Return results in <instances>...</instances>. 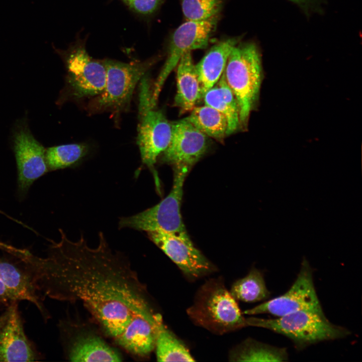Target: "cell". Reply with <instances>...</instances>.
Masks as SVG:
<instances>
[{"label": "cell", "mask_w": 362, "mask_h": 362, "mask_svg": "<svg viewBox=\"0 0 362 362\" xmlns=\"http://www.w3.org/2000/svg\"><path fill=\"white\" fill-rule=\"evenodd\" d=\"M0 280L18 298L33 303L45 320L49 318L29 274L14 264L0 258Z\"/></svg>", "instance_id": "obj_18"}, {"label": "cell", "mask_w": 362, "mask_h": 362, "mask_svg": "<svg viewBox=\"0 0 362 362\" xmlns=\"http://www.w3.org/2000/svg\"><path fill=\"white\" fill-rule=\"evenodd\" d=\"M187 314L195 324L216 334L246 326L236 300L221 278L210 279L200 288Z\"/></svg>", "instance_id": "obj_2"}, {"label": "cell", "mask_w": 362, "mask_h": 362, "mask_svg": "<svg viewBox=\"0 0 362 362\" xmlns=\"http://www.w3.org/2000/svg\"><path fill=\"white\" fill-rule=\"evenodd\" d=\"M298 6L305 14L308 15L318 12L323 0H288Z\"/></svg>", "instance_id": "obj_27"}, {"label": "cell", "mask_w": 362, "mask_h": 362, "mask_svg": "<svg viewBox=\"0 0 362 362\" xmlns=\"http://www.w3.org/2000/svg\"><path fill=\"white\" fill-rule=\"evenodd\" d=\"M219 15L208 19L187 21L180 25L172 34L167 56L154 84L151 103L155 106L161 88L168 75L177 66L182 56L187 52L204 49L209 43L218 21Z\"/></svg>", "instance_id": "obj_9"}, {"label": "cell", "mask_w": 362, "mask_h": 362, "mask_svg": "<svg viewBox=\"0 0 362 362\" xmlns=\"http://www.w3.org/2000/svg\"><path fill=\"white\" fill-rule=\"evenodd\" d=\"M134 11L142 14L153 13L161 4L162 0H124Z\"/></svg>", "instance_id": "obj_26"}, {"label": "cell", "mask_w": 362, "mask_h": 362, "mask_svg": "<svg viewBox=\"0 0 362 362\" xmlns=\"http://www.w3.org/2000/svg\"><path fill=\"white\" fill-rule=\"evenodd\" d=\"M186 119L195 127L217 141H223L227 135V121L217 110L205 105L195 107Z\"/></svg>", "instance_id": "obj_20"}, {"label": "cell", "mask_w": 362, "mask_h": 362, "mask_svg": "<svg viewBox=\"0 0 362 362\" xmlns=\"http://www.w3.org/2000/svg\"><path fill=\"white\" fill-rule=\"evenodd\" d=\"M176 84L174 104L182 113L190 112L202 99L200 83L191 51L186 52L177 63Z\"/></svg>", "instance_id": "obj_17"}, {"label": "cell", "mask_w": 362, "mask_h": 362, "mask_svg": "<svg viewBox=\"0 0 362 362\" xmlns=\"http://www.w3.org/2000/svg\"><path fill=\"white\" fill-rule=\"evenodd\" d=\"M59 329L65 354L69 361H122L120 353L98 334L82 330L76 334L66 321L60 323Z\"/></svg>", "instance_id": "obj_14"}, {"label": "cell", "mask_w": 362, "mask_h": 362, "mask_svg": "<svg viewBox=\"0 0 362 362\" xmlns=\"http://www.w3.org/2000/svg\"><path fill=\"white\" fill-rule=\"evenodd\" d=\"M103 61L106 69L105 86L94 99L90 110L93 112L110 111L117 115L129 107L136 84L153 61L132 63L110 59Z\"/></svg>", "instance_id": "obj_6"}, {"label": "cell", "mask_w": 362, "mask_h": 362, "mask_svg": "<svg viewBox=\"0 0 362 362\" xmlns=\"http://www.w3.org/2000/svg\"><path fill=\"white\" fill-rule=\"evenodd\" d=\"M158 361H195L185 345L161 320L158 326L155 348Z\"/></svg>", "instance_id": "obj_21"}, {"label": "cell", "mask_w": 362, "mask_h": 362, "mask_svg": "<svg viewBox=\"0 0 362 362\" xmlns=\"http://www.w3.org/2000/svg\"><path fill=\"white\" fill-rule=\"evenodd\" d=\"M246 326L262 327L288 337L298 349L319 342L344 337L350 332L331 323L323 311L300 310L274 319L251 317Z\"/></svg>", "instance_id": "obj_4"}, {"label": "cell", "mask_w": 362, "mask_h": 362, "mask_svg": "<svg viewBox=\"0 0 362 362\" xmlns=\"http://www.w3.org/2000/svg\"><path fill=\"white\" fill-rule=\"evenodd\" d=\"M240 39L230 38L214 45L196 65L201 90L202 99L214 86L224 71L229 56Z\"/></svg>", "instance_id": "obj_16"}, {"label": "cell", "mask_w": 362, "mask_h": 362, "mask_svg": "<svg viewBox=\"0 0 362 362\" xmlns=\"http://www.w3.org/2000/svg\"><path fill=\"white\" fill-rule=\"evenodd\" d=\"M190 168L174 166L173 181L169 194L156 205L135 215L123 217L119 229L129 228L146 232L161 231L180 236H189L183 223L180 205L183 186Z\"/></svg>", "instance_id": "obj_5"}, {"label": "cell", "mask_w": 362, "mask_h": 362, "mask_svg": "<svg viewBox=\"0 0 362 362\" xmlns=\"http://www.w3.org/2000/svg\"><path fill=\"white\" fill-rule=\"evenodd\" d=\"M300 310L323 311L315 289L312 268L305 258L296 280L286 293L246 310L244 313H267L281 317Z\"/></svg>", "instance_id": "obj_10"}, {"label": "cell", "mask_w": 362, "mask_h": 362, "mask_svg": "<svg viewBox=\"0 0 362 362\" xmlns=\"http://www.w3.org/2000/svg\"><path fill=\"white\" fill-rule=\"evenodd\" d=\"M147 233L149 239L175 263L189 280H197L216 270L194 245L189 236H180L161 231Z\"/></svg>", "instance_id": "obj_12"}, {"label": "cell", "mask_w": 362, "mask_h": 362, "mask_svg": "<svg viewBox=\"0 0 362 362\" xmlns=\"http://www.w3.org/2000/svg\"><path fill=\"white\" fill-rule=\"evenodd\" d=\"M84 143H72L53 146L46 149L45 159L48 168L55 170L75 164L88 152Z\"/></svg>", "instance_id": "obj_23"}, {"label": "cell", "mask_w": 362, "mask_h": 362, "mask_svg": "<svg viewBox=\"0 0 362 362\" xmlns=\"http://www.w3.org/2000/svg\"><path fill=\"white\" fill-rule=\"evenodd\" d=\"M224 0H181L187 20L199 21L219 15Z\"/></svg>", "instance_id": "obj_24"}, {"label": "cell", "mask_w": 362, "mask_h": 362, "mask_svg": "<svg viewBox=\"0 0 362 362\" xmlns=\"http://www.w3.org/2000/svg\"><path fill=\"white\" fill-rule=\"evenodd\" d=\"M13 138L18 191L24 196L33 183L49 170L45 159L46 148L35 138L24 121L16 126Z\"/></svg>", "instance_id": "obj_11"}, {"label": "cell", "mask_w": 362, "mask_h": 362, "mask_svg": "<svg viewBox=\"0 0 362 362\" xmlns=\"http://www.w3.org/2000/svg\"><path fill=\"white\" fill-rule=\"evenodd\" d=\"M9 315L8 309L0 316V328L4 324L6 321L7 320Z\"/></svg>", "instance_id": "obj_29"}, {"label": "cell", "mask_w": 362, "mask_h": 362, "mask_svg": "<svg viewBox=\"0 0 362 362\" xmlns=\"http://www.w3.org/2000/svg\"><path fill=\"white\" fill-rule=\"evenodd\" d=\"M203 99L206 105L217 110L225 116L228 124L227 135L233 133L240 127L239 119L232 114L216 84L206 92Z\"/></svg>", "instance_id": "obj_25"}, {"label": "cell", "mask_w": 362, "mask_h": 362, "mask_svg": "<svg viewBox=\"0 0 362 362\" xmlns=\"http://www.w3.org/2000/svg\"><path fill=\"white\" fill-rule=\"evenodd\" d=\"M171 124V138L162 153L161 161L173 166H186L191 168L208 149V136L186 118Z\"/></svg>", "instance_id": "obj_13"}, {"label": "cell", "mask_w": 362, "mask_h": 362, "mask_svg": "<svg viewBox=\"0 0 362 362\" xmlns=\"http://www.w3.org/2000/svg\"><path fill=\"white\" fill-rule=\"evenodd\" d=\"M67 71L65 94L81 99L97 96L105 87L106 69L103 61L91 57L81 45H75L66 51L59 52Z\"/></svg>", "instance_id": "obj_8"}, {"label": "cell", "mask_w": 362, "mask_h": 362, "mask_svg": "<svg viewBox=\"0 0 362 362\" xmlns=\"http://www.w3.org/2000/svg\"><path fill=\"white\" fill-rule=\"evenodd\" d=\"M9 315L0 328V361H32L38 358L27 338L17 302L8 307Z\"/></svg>", "instance_id": "obj_15"}, {"label": "cell", "mask_w": 362, "mask_h": 362, "mask_svg": "<svg viewBox=\"0 0 362 362\" xmlns=\"http://www.w3.org/2000/svg\"><path fill=\"white\" fill-rule=\"evenodd\" d=\"M18 301V298L0 280V303L11 304Z\"/></svg>", "instance_id": "obj_28"}, {"label": "cell", "mask_w": 362, "mask_h": 362, "mask_svg": "<svg viewBox=\"0 0 362 362\" xmlns=\"http://www.w3.org/2000/svg\"><path fill=\"white\" fill-rule=\"evenodd\" d=\"M224 74L238 103L240 127L245 129L257 103L263 76L256 44L251 42L237 44L229 56Z\"/></svg>", "instance_id": "obj_3"}, {"label": "cell", "mask_w": 362, "mask_h": 362, "mask_svg": "<svg viewBox=\"0 0 362 362\" xmlns=\"http://www.w3.org/2000/svg\"><path fill=\"white\" fill-rule=\"evenodd\" d=\"M61 235L47 257L31 253L23 260L37 291L60 301L80 302L116 344L136 355L149 354L162 318L128 258L113 251L101 232L95 248L82 235L76 241Z\"/></svg>", "instance_id": "obj_1"}, {"label": "cell", "mask_w": 362, "mask_h": 362, "mask_svg": "<svg viewBox=\"0 0 362 362\" xmlns=\"http://www.w3.org/2000/svg\"><path fill=\"white\" fill-rule=\"evenodd\" d=\"M141 84L137 143L142 163L155 174L157 159L170 143L172 124L161 110L151 104L152 93L145 78Z\"/></svg>", "instance_id": "obj_7"}, {"label": "cell", "mask_w": 362, "mask_h": 362, "mask_svg": "<svg viewBox=\"0 0 362 362\" xmlns=\"http://www.w3.org/2000/svg\"><path fill=\"white\" fill-rule=\"evenodd\" d=\"M230 294L236 300L253 303L267 299L270 292L266 287L263 274L252 268L244 277L232 285Z\"/></svg>", "instance_id": "obj_22"}, {"label": "cell", "mask_w": 362, "mask_h": 362, "mask_svg": "<svg viewBox=\"0 0 362 362\" xmlns=\"http://www.w3.org/2000/svg\"><path fill=\"white\" fill-rule=\"evenodd\" d=\"M288 358L287 350L248 338L231 349L230 361H283Z\"/></svg>", "instance_id": "obj_19"}]
</instances>
